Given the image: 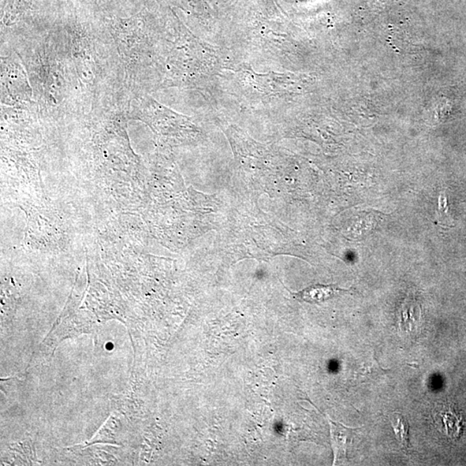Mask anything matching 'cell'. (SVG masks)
Segmentation results:
<instances>
[{
    "mask_svg": "<svg viewBox=\"0 0 466 466\" xmlns=\"http://www.w3.org/2000/svg\"><path fill=\"white\" fill-rule=\"evenodd\" d=\"M331 439L335 455V463L337 460H345L348 456V449L352 443L357 430L346 427L341 423L330 420Z\"/></svg>",
    "mask_w": 466,
    "mask_h": 466,
    "instance_id": "7a4b0ae2",
    "label": "cell"
},
{
    "mask_svg": "<svg viewBox=\"0 0 466 466\" xmlns=\"http://www.w3.org/2000/svg\"><path fill=\"white\" fill-rule=\"evenodd\" d=\"M389 370H385L376 360L374 354H372L371 359L361 364V367L357 370V374L359 378L366 381L378 378V376L385 374Z\"/></svg>",
    "mask_w": 466,
    "mask_h": 466,
    "instance_id": "5b68a950",
    "label": "cell"
},
{
    "mask_svg": "<svg viewBox=\"0 0 466 466\" xmlns=\"http://www.w3.org/2000/svg\"><path fill=\"white\" fill-rule=\"evenodd\" d=\"M434 419L436 427L450 438L456 439L461 430V417L452 406L442 405L435 410Z\"/></svg>",
    "mask_w": 466,
    "mask_h": 466,
    "instance_id": "6da1fadb",
    "label": "cell"
},
{
    "mask_svg": "<svg viewBox=\"0 0 466 466\" xmlns=\"http://www.w3.org/2000/svg\"><path fill=\"white\" fill-rule=\"evenodd\" d=\"M391 426L393 427L395 435L400 444L402 449L409 450L410 447L409 441V424L408 420L400 413H394L390 416Z\"/></svg>",
    "mask_w": 466,
    "mask_h": 466,
    "instance_id": "277c9868",
    "label": "cell"
},
{
    "mask_svg": "<svg viewBox=\"0 0 466 466\" xmlns=\"http://www.w3.org/2000/svg\"><path fill=\"white\" fill-rule=\"evenodd\" d=\"M436 219L444 226H453V219L450 214L448 200L445 192H441L439 197V207Z\"/></svg>",
    "mask_w": 466,
    "mask_h": 466,
    "instance_id": "8992f818",
    "label": "cell"
},
{
    "mask_svg": "<svg viewBox=\"0 0 466 466\" xmlns=\"http://www.w3.org/2000/svg\"><path fill=\"white\" fill-rule=\"evenodd\" d=\"M348 292V290L338 288L335 285H315L303 290L299 293L294 294V297L306 303H322V301L331 299L339 293Z\"/></svg>",
    "mask_w": 466,
    "mask_h": 466,
    "instance_id": "3957f363",
    "label": "cell"
}]
</instances>
